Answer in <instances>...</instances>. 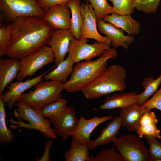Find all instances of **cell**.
I'll return each mask as SVG.
<instances>
[{
  "label": "cell",
  "mask_w": 161,
  "mask_h": 161,
  "mask_svg": "<svg viewBox=\"0 0 161 161\" xmlns=\"http://www.w3.org/2000/svg\"><path fill=\"white\" fill-rule=\"evenodd\" d=\"M0 57L5 55L11 38L12 23L7 24L0 23Z\"/></svg>",
  "instance_id": "obj_29"
},
{
  "label": "cell",
  "mask_w": 161,
  "mask_h": 161,
  "mask_svg": "<svg viewBox=\"0 0 161 161\" xmlns=\"http://www.w3.org/2000/svg\"><path fill=\"white\" fill-rule=\"evenodd\" d=\"M139 95L132 91L129 93H117L114 92L108 97L104 103L99 106V109L111 110L119 108L122 109L137 103Z\"/></svg>",
  "instance_id": "obj_19"
},
{
  "label": "cell",
  "mask_w": 161,
  "mask_h": 161,
  "mask_svg": "<svg viewBox=\"0 0 161 161\" xmlns=\"http://www.w3.org/2000/svg\"><path fill=\"white\" fill-rule=\"evenodd\" d=\"M113 13L120 15L130 14L134 12L133 0H114Z\"/></svg>",
  "instance_id": "obj_32"
},
{
  "label": "cell",
  "mask_w": 161,
  "mask_h": 161,
  "mask_svg": "<svg viewBox=\"0 0 161 161\" xmlns=\"http://www.w3.org/2000/svg\"><path fill=\"white\" fill-rule=\"evenodd\" d=\"M102 20L117 28L125 31L128 35L133 36L138 34L140 30V24L130 14L120 15L113 13L105 16Z\"/></svg>",
  "instance_id": "obj_18"
},
{
  "label": "cell",
  "mask_w": 161,
  "mask_h": 161,
  "mask_svg": "<svg viewBox=\"0 0 161 161\" xmlns=\"http://www.w3.org/2000/svg\"><path fill=\"white\" fill-rule=\"evenodd\" d=\"M75 38L70 29H55L47 43L54 55L55 66L65 59L72 40Z\"/></svg>",
  "instance_id": "obj_12"
},
{
  "label": "cell",
  "mask_w": 161,
  "mask_h": 161,
  "mask_svg": "<svg viewBox=\"0 0 161 161\" xmlns=\"http://www.w3.org/2000/svg\"><path fill=\"white\" fill-rule=\"evenodd\" d=\"M17 107L14 109V114L18 119L27 121L28 124H21L16 127H25L34 129L39 131L43 136L50 139H56L57 136L51 127V122L49 119L44 118L40 111L35 110L30 106L22 103L16 102L14 105Z\"/></svg>",
  "instance_id": "obj_5"
},
{
  "label": "cell",
  "mask_w": 161,
  "mask_h": 161,
  "mask_svg": "<svg viewBox=\"0 0 161 161\" xmlns=\"http://www.w3.org/2000/svg\"><path fill=\"white\" fill-rule=\"evenodd\" d=\"M111 115L99 117L97 116L90 119H86L81 116L75 129L71 134L73 139L80 143L88 145L92 141L90 135L99 125L112 118Z\"/></svg>",
  "instance_id": "obj_13"
},
{
  "label": "cell",
  "mask_w": 161,
  "mask_h": 161,
  "mask_svg": "<svg viewBox=\"0 0 161 161\" xmlns=\"http://www.w3.org/2000/svg\"><path fill=\"white\" fill-rule=\"evenodd\" d=\"M80 9L83 21L80 39H92L98 42L111 45L109 39L106 36L100 35L97 30V19L91 4L88 1L86 4H82Z\"/></svg>",
  "instance_id": "obj_11"
},
{
  "label": "cell",
  "mask_w": 161,
  "mask_h": 161,
  "mask_svg": "<svg viewBox=\"0 0 161 161\" xmlns=\"http://www.w3.org/2000/svg\"><path fill=\"white\" fill-rule=\"evenodd\" d=\"M109 0L110 1H111L112 2L114 0Z\"/></svg>",
  "instance_id": "obj_38"
},
{
  "label": "cell",
  "mask_w": 161,
  "mask_h": 161,
  "mask_svg": "<svg viewBox=\"0 0 161 161\" xmlns=\"http://www.w3.org/2000/svg\"><path fill=\"white\" fill-rule=\"evenodd\" d=\"M12 23L11 38L5 55L18 60L46 46L55 30L41 16L20 17Z\"/></svg>",
  "instance_id": "obj_1"
},
{
  "label": "cell",
  "mask_w": 161,
  "mask_h": 161,
  "mask_svg": "<svg viewBox=\"0 0 161 161\" xmlns=\"http://www.w3.org/2000/svg\"><path fill=\"white\" fill-rule=\"evenodd\" d=\"M122 126L121 120L119 116L113 118L107 126L103 128L99 137L92 141L89 145V150H93L100 145H106L113 142L117 138L120 128Z\"/></svg>",
  "instance_id": "obj_21"
},
{
  "label": "cell",
  "mask_w": 161,
  "mask_h": 161,
  "mask_svg": "<svg viewBox=\"0 0 161 161\" xmlns=\"http://www.w3.org/2000/svg\"><path fill=\"white\" fill-rule=\"evenodd\" d=\"M80 0H70L66 4L71 13L70 29L74 37L78 40L81 37L83 22L80 11Z\"/></svg>",
  "instance_id": "obj_24"
},
{
  "label": "cell",
  "mask_w": 161,
  "mask_h": 161,
  "mask_svg": "<svg viewBox=\"0 0 161 161\" xmlns=\"http://www.w3.org/2000/svg\"><path fill=\"white\" fill-rule=\"evenodd\" d=\"M51 69L32 79H29L24 82L21 80L11 82L8 86L7 90L3 93L2 100L6 103L8 109L11 110L14 104L16 102L23 93L26 90L34 86L37 83L43 79V76Z\"/></svg>",
  "instance_id": "obj_15"
},
{
  "label": "cell",
  "mask_w": 161,
  "mask_h": 161,
  "mask_svg": "<svg viewBox=\"0 0 161 161\" xmlns=\"http://www.w3.org/2000/svg\"><path fill=\"white\" fill-rule=\"evenodd\" d=\"M160 0H133L135 8L144 13H155L158 8Z\"/></svg>",
  "instance_id": "obj_33"
},
{
  "label": "cell",
  "mask_w": 161,
  "mask_h": 161,
  "mask_svg": "<svg viewBox=\"0 0 161 161\" xmlns=\"http://www.w3.org/2000/svg\"><path fill=\"white\" fill-rule=\"evenodd\" d=\"M142 106L143 108L148 110L157 109L161 111V87L153 94L151 99L148 100Z\"/></svg>",
  "instance_id": "obj_35"
},
{
  "label": "cell",
  "mask_w": 161,
  "mask_h": 161,
  "mask_svg": "<svg viewBox=\"0 0 161 161\" xmlns=\"http://www.w3.org/2000/svg\"><path fill=\"white\" fill-rule=\"evenodd\" d=\"M74 63L71 56L68 54L66 59L60 62L53 70L44 75L43 78L45 80H52L65 83L72 72Z\"/></svg>",
  "instance_id": "obj_23"
},
{
  "label": "cell",
  "mask_w": 161,
  "mask_h": 161,
  "mask_svg": "<svg viewBox=\"0 0 161 161\" xmlns=\"http://www.w3.org/2000/svg\"><path fill=\"white\" fill-rule=\"evenodd\" d=\"M158 122L154 112L151 110L145 112L141 117L140 125L136 131L138 137L141 138L145 136H151L160 139V131L157 127Z\"/></svg>",
  "instance_id": "obj_22"
},
{
  "label": "cell",
  "mask_w": 161,
  "mask_h": 161,
  "mask_svg": "<svg viewBox=\"0 0 161 161\" xmlns=\"http://www.w3.org/2000/svg\"><path fill=\"white\" fill-rule=\"evenodd\" d=\"M113 143V146L120 153L123 161H149L148 150L139 137L122 135Z\"/></svg>",
  "instance_id": "obj_7"
},
{
  "label": "cell",
  "mask_w": 161,
  "mask_h": 161,
  "mask_svg": "<svg viewBox=\"0 0 161 161\" xmlns=\"http://www.w3.org/2000/svg\"><path fill=\"white\" fill-rule=\"evenodd\" d=\"M126 72L124 67L119 64L112 65L81 91L89 99H97L117 91H122L126 88Z\"/></svg>",
  "instance_id": "obj_3"
},
{
  "label": "cell",
  "mask_w": 161,
  "mask_h": 161,
  "mask_svg": "<svg viewBox=\"0 0 161 161\" xmlns=\"http://www.w3.org/2000/svg\"><path fill=\"white\" fill-rule=\"evenodd\" d=\"M54 61L52 50L49 47L45 46L20 60V70L16 78L20 81L27 76L30 77L39 69Z\"/></svg>",
  "instance_id": "obj_8"
},
{
  "label": "cell",
  "mask_w": 161,
  "mask_h": 161,
  "mask_svg": "<svg viewBox=\"0 0 161 161\" xmlns=\"http://www.w3.org/2000/svg\"><path fill=\"white\" fill-rule=\"evenodd\" d=\"M0 18L11 23L22 16H43L45 11L37 0H0Z\"/></svg>",
  "instance_id": "obj_6"
},
{
  "label": "cell",
  "mask_w": 161,
  "mask_h": 161,
  "mask_svg": "<svg viewBox=\"0 0 161 161\" xmlns=\"http://www.w3.org/2000/svg\"><path fill=\"white\" fill-rule=\"evenodd\" d=\"M71 13L66 4L55 5L45 11L44 19L54 29L71 28Z\"/></svg>",
  "instance_id": "obj_16"
},
{
  "label": "cell",
  "mask_w": 161,
  "mask_h": 161,
  "mask_svg": "<svg viewBox=\"0 0 161 161\" xmlns=\"http://www.w3.org/2000/svg\"><path fill=\"white\" fill-rule=\"evenodd\" d=\"M48 118L54 126L55 134L61 137L64 141H66L74 131L79 120L76 116L74 108L67 106L60 113Z\"/></svg>",
  "instance_id": "obj_10"
},
{
  "label": "cell",
  "mask_w": 161,
  "mask_h": 161,
  "mask_svg": "<svg viewBox=\"0 0 161 161\" xmlns=\"http://www.w3.org/2000/svg\"><path fill=\"white\" fill-rule=\"evenodd\" d=\"M118 55L117 48L113 47L106 50L95 60L77 63L69 79L64 84V89L69 93L81 91L107 68L108 60L114 59Z\"/></svg>",
  "instance_id": "obj_2"
},
{
  "label": "cell",
  "mask_w": 161,
  "mask_h": 161,
  "mask_svg": "<svg viewBox=\"0 0 161 161\" xmlns=\"http://www.w3.org/2000/svg\"><path fill=\"white\" fill-rule=\"evenodd\" d=\"M88 0L93 7L97 20L102 19L106 16L113 13L112 7L107 0Z\"/></svg>",
  "instance_id": "obj_30"
},
{
  "label": "cell",
  "mask_w": 161,
  "mask_h": 161,
  "mask_svg": "<svg viewBox=\"0 0 161 161\" xmlns=\"http://www.w3.org/2000/svg\"><path fill=\"white\" fill-rule=\"evenodd\" d=\"M2 94L0 95V145H3L14 142L15 136L11 129L7 127L6 111L2 100Z\"/></svg>",
  "instance_id": "obj_26"
},
{
  "label": "cell",
  "mask_w": 161,
  "mask_h": 161,
  "mask_svg": "<svg viewBox=\"0 0 161 161\" xmlns=\"http://www.w3.org/2000/svg\"><path fill=\"white\" fill-rule=\"evenodd\" d=\"M88 39L79 40L75 38L71 41L69 46L68 54L75 63L82 60L90 61L93 58L99 56L106 50L110 48V45L97 41L91 44L88 43Z\"/></svg>",
  "instance_id": "obj_9"
},
{
  "label": "cell",
  "mask_w": 161,
  "mask_h": 161,
  "mask_svg": "<svg viewBox=\"0 0 161 161\" xmlns=\"http://www.w3.org/2000/svg\"><path fill=\"white\" fill-rule=\"evenodd\" d=\"M64 84L52 80H41L34 86V90L23 94L16 102L40 111L47 104L62 97L61 92L64 89Z\"/></svg>",
  "instance_id": "obj_4"
},
{
  "label": "cell",
  "mask_w": 161,
  "mask_h": 161,
  "mask_svg": "<svg viewBox=\"0 0 161 161\" xmlns=\"http://www.w3.org/2000/svg\"><path fill=\"white\" fill-rule=\"evenodd\" d=\"M149 145L148 150L149 161H161V142L156 137L151 136H145Z\"/></svg>",
  "instance_id": "obj_31"
},
{
  "label": "cell",
  "mask_w": 161,
  "mask_h": 161,
  "mask_svg": "<svg viewBox=\"0 0 161 161\" xmlns=\"http://www.w3.org/2000/svg\"><path fill=\"white\" fill-rule=\"evenodd\" d=\"M53 143V141L52 139L48 140L45 143L44 151L41 158L38 159H37L36 160L39 161H50V149Z\"/></svg>",
  "instance_id": "obj_37"
},
{
  "label": "cell",
  "mask_w": 161,
  "mask_h": 161,
  "mask_svg": "<svg viewBox=\"0 0 161 161\" xmlns=\"http://www.w3.org/2000/svg\"><path fill=\"white\" fill-rule=\"evenodd\" d=\"M19 60L8 58L0 59V95L15 78L20 70Z\"/></svg>",
  "instance_id": "obj_20"
},
{
  "label": "cell",
  "mask_w": 161,
  "mask_h": 161,
  "mask_svg": "<svg viewBox=\"0 0 161 161\" xmlns=\"http://www.w3.org/2000/svg\"><path fill=\"white\" fill-rule=\"evenodd\" d=\"M88 145L80 143L72 138L69 150L64 157L66 161H91Z\"/></svg>",
  "instance_id": "obj_25"
},
{
  "label": "cell",
  "mask_w": 161,
  "mask_h": 161,
  "mask_svg": "<svg viewBox=\"0 0 161 161\" xmlns=\"http://www.w3.org/2000/svg\"><path fill=\"white\" fill-rule=\"evenodd\" d=\"M90 157L91 161H123L120 154L113 148L103 150L95 156Z\"/></svg>",
  "instance_id": "obj_34"
},
{
  "label": "cell",
  "mask_w": 161,
  "mask_h": 161,
  "mask_svg": "<svg viewBox=\"0 0 161 161\" xmlns=\"http://www.w3.org/2000/svg\"><path fill=\"white\" fill-rule=\"evenodd\" d=\"M67 103L66 100L62 97L47 104L40 111L44 118H49L60 113L66 108Z\"/></svg>",
  "instance_id": "obj_28"
},
{
  "label": "cell",
  "mask_w": 161,
  "mask_h": 161,
  "mask_svg": "<svg viewBox=\"0 0 161 161\" xmlns=\"http://www.w3.org/2000/svg\"><path fill=\"white\" fill-rule=\"evenodd\" d=\"M161 84V73L158 77L155 79L152 77L145 78L142 83L144 90L139 94L137 103L141 105L145 103L149 97L157 91Z\"/></svg>",
  "instance_id": "obj_27"
},
{
  "label": "cell",
  "mask_w": 161,
  "mask_h": 161,
  "mask_svg": "<svg viewBox=\"0 0 161 161\" xmlns=\"http://www.w3.org/2000/svg\"><path fill=\"white\" fill-rule=\"evenodd\" d=\"M69 0H37V2L40 7L46 11L55 5L66 4Z\"/></svg>",
  "instance_id": "obj_36"
},
{
  "label": "cell",
  "mask_w": 161,
  "mask_h": 161,
  "mask_svg": "<svg viewBox=\"0 0 161 161\" xmlns=\"http://www.w3.org/2000/svg\"><path fill=\"white\" fill-rule=\"evenodd\" d=\"M149 110L143 108L137 103L121 109L119 116L121 118L122 126L125 127L129 131H136L141 117Z\"/></svg>",
  "instance_id": "obj_17"
},
{
  "label": "cell",
  "mask_w": 161,
  "mask_h": 161,
  "mask_svg": "<svg viewBox=\"0 0 161 161\" xmlns=\"http://www.w3.org/2000/svg\"><path fill=\"white\" fill-rule=\"evenodd\" d=\"M97 26L99 32L105 35L113 47L116 48L121 47L127 49L134 41L133 36L125 35L122 30L102 19L97 20Z\"/></svg>",
  "instance_id": "obj_14"
}]
</instances>
